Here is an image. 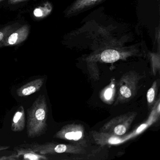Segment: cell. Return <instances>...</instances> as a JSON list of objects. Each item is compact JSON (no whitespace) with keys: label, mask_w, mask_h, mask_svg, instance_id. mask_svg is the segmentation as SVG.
<instances>
[{"label":"cell","mask_w":160,"mask_h":160,"mask_svg":"<svg viewBox=\"0 0 160 160\" xmlns=\"http://www.w3.org/2000/svg\"><path fill=\"white\" fill-rule=\"evenodd\" d=\"M48 107L46 98L40 94L28 110L27 134L30 138L41 136L47 130Z\"/></svg>","instance_id":"1"},{"label":"cell","mask_w":160,"mask_h":160,"mask_svg":"<svg viewBox=\"0 0 160 160\" xmlns=\"http://www.w3.org/2000/svg\"><path fill=\"white\" fill-rule=\"evenodd\" d=\"M20 146L29 148L35 152L43 155L63 153L82 155L86 154L88 152L87 146L74 144H60L53 142H46L43 144H24Z\"/></svg>","instance_id":"2"},{"label":"cell","mask_w":160,"mask_h":160,"mask_svg":"<svg viewBox=\"0 0 160 160\" xmlns=\"http://www.w3.org/2000/svg\"><path fill=\"white\" fill-rule=\"evenodd\" d=\"M142 77L134 71L123 74L117 84L118 95L114 106L127 102L135 96Z\"/></svg>","instance_id":"3"},{"label":"cell","mask_w":160,"mask_h":160,"mask_svg":"<svg viewBox=\"0 0 160 160\" xmlns=\"http://www.w3.org/2000/svg\"><path fill=\"white\" fill-rule=\"evenodd\" d=\"M137 116L136 112H129L113 118L100 129V132L117 136L125 134Z\"/></svg>","instance_id":"4"},{"label":"cell","mask_w":160,"mask_h":160,"mask_svg":"<svg viewBox=\"0 0 160 160\" xmlns=\"http://www.w3.org/2000/svg\"><path fill=\"white\" fill-rule=\"evenodd\" d=\"M54 138L70 141L74 144L88 146L85 128L78 123L64 125L55 134Z\"/></svg>","instance_id":"5"},{"label":"cell","mask_w":160,"mask_h":160,"mask_svg":"<svg viewBox=\"0 0 160 160\" xmlns=\"http://www.w3.org/2000/svg\"><path fill=\"white\" fill-rule=\"evenodd\" d=\"M131 56H132V53L129 52H120L115 49H106L100 54L96 55L92 61H99L106 63H112L119 60L125 59Z\"/></svg>","instance_id":"6"},{"label":"cell","mask_w":160,"mask_h":160,"mask_svg":"<svg viewBox=\"0 0 160 160\" xmlns=\"http://www.w3.org/2000/svg\"><path fill=\"white\" fill-rule=\"evenodd\" d=\"M91 133L95 143L102 147H104L106 145L118 144L122 140V138H121V137L120 136L113 135L100 131H92Z\"/></svg>","instance_id":"7"},{"label":"cell","mask_w":160,"mask_h":160,"mask_svg":"<svg viewBox=\"0 0 160 160\" xmlns=\"http://www.w3.org/2000/svg\"><path fill=\"white\" fill-rule=\"evenodd\" d=\"M44 82V78H39L23 85L17 90L19 97H26L35 93L41 89Z\"/></svg>","instance_id":"8"},{"label":"cell","mask_w":160,"mask_h":160,"mask_svg":"<svg viewBox=\"0 0 160 160\" xmlns=\"http://www.w3.org/2000/svg\"><path fill=\"white\" fill-rule=\"evenodd\" d=\"M26 116L24 107L20 106L14 115L12 120L11 128L13 132H20L25 129Z\"/></svg>","instance_id":"9"},{"label":"cell","mask_w":160,"mask_h":160,"mask_svg":"<svg viewBox=\"0 0 160 160\" xmlns=\"http://www.w3.org/2000/svg\"><path fill=\"white\" fill-rule=\"evenodd\" d=\"M15 150L19 159L27 160H46L48 158L43 154H39L33 151L31 149L21 147H16Z\"/></svg>","instance_id":"10"},{"label":"cell","mask_w":160,"mask_h":160,"mask_svg":"<svg viewBox=\"0 0 160 160\" xmlns=\"http://www.w3.org/2000/svg\"><path fill=\"white\" fill-rule=\"evenodd\" d=\"M102 0H76L68 10V15H73L90 8Z\"/></svg>","instance_id":"11"},{"label":"cell","mask_w":160,"mask_h":160,"mask_svg":"<svg viewBox=\"0 0 160 160\" xmlns=\"http://www.w3.org/2000/svg\"><path fill=\"white\" fill-rule=\"evenodd\" d=\"M157 90V81H154L152 86L148 91L147 94V102L149 108L153 106L155 102V97Z\"/></svg>","instance_id":"12"},{"label":"cell","mask_w":160,"mask_h":160,"mask_svg":"<svg viewBox=\"0 0 160 160\" xmlns=\"http://www.w3.org/2000/svg\"><path fill=\"white\" fill-rule=\"evenodd\" d=\"M115 81H112L110 85L103 90L101 96L106 102H110L114 98L115 94Z\"/></svg>","instance_id":"13"},{"label":"cell","mask_w":160,"mask_h":160,"mask_svg":"<svg viewBox=\"0 0 160 160\" xmlns=\"http://www.w3.org/2000/svg\"><path fill=\"white\" fill-rule=\"evenodd\" d=\"M19 34L17 32H15L12 33L11 36L9 37L8 39V43L10 45H13L16 43L19 38Z\"/></svg>","instance_id":"14"},{"label":"cell","mask_w":160,"mask_h":160,"mask_svg":"<svg viewBox=\"0 0 160 160\" xmlns=\"http://www.w3.org/2000/svg\"><path fill=\"white\" fill-rule=\"evenodd\" d=\"M18 159H19L17 153L16 154L13 153L12 155H8V156H2L1 158H0V160H18Z\"/></svg>","instance_id":"15"},{"label":"cell","mask_w":160,"mask_h":160,"mask_svg":"<svg viewBox=\"0 0 160 160\" xmlns=\"http://www.w3.org/2000/svg\"><path fill=\"white\" fill-rule=\"evenodd\" d=\"M42 12L41 9L37 8L34 10V15L35 16L37 17H40L42 16Z\"/></svg>","instance_id":"16"},{"label":"cell","mask_w":160,"mask_h":160,"mask_svg":"<svg viewBox=\"0 0 160 160\" xmlns=\"http://www.w3.org/2000/svg\"><path fill=\"white\" fill-rule=\"evenodd\" d=\"M10 148V146H6V145H0V151L8 149Z\"/></svg>","instance_id":"17"},{"label":"cell","mask_w":160,"mask_h":160,"mask_svg":"<svg viewBox=\"0 0 160 160\" xmlns=\"http://www.w3.org/2000/svg\"><path fill=\"white\" fill-rule=\"evenodd\" d=\"M3 36H4V35H3V33L2 32H0V42L3 39Z\"/></svg>","instance_id":"18"}]
</instances>
